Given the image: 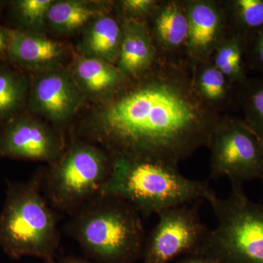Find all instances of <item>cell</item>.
<instances>
[{"mask_svg": "<svg viewBox=\"0 0 263 263\" xmlns=\"http://www.w3.org/2000/svg\"><path fill=\"white\" fill-rule=\"evenodd\" d=\"M240 103L245 122L254 133H263V77L242 84Z\"/></svg>", "mask_w": 263, "mask_h": 263, "instance_id": "7402d4cb", "label": "cell"}, {"mask_svg": "<svg viewBox=\"0 0 263 263\" xmlns=\"http://www.w3.org/2000/svg\"><path fill=\"white\" fill-rule=\"evenodd\" d=\"M231 186L226 198L209 202L217 226L196 254L219 263H263V205L249 199L242 185Z\"/></svg>", "mask_w": 263, "mask_h": 263, "instance_id": "8992f818", "label": "cell"}, {"mask_svg": "<svg viewBox=\"0 0 263 263\" xmlns=\"http://www.w3.org/2000/svg\"><path fill=\"white\" fill-rule=\"evenodd\" d=\"M254 134H255L256 138H257V143H258L259 149H260L261 153H262L263 156V133H254Z\"/></svg>", "mask_w": 263, "mask_h": 263, "instance_id": "f1b7e54d", "label": "cell"}, {"mask_svg": "<svg viewBox=\"0 0 263 263\" xmlns=\"http://www.w3.org/2000/svg\"><path fill=\"white\" fill-rule=\"evenodd\" d=\"M107 13L105 3L83 0L53 1L47 16V26L57 34H70Z\"/></svg>", "mask_w": 263, "mask_h": 263, "instance_id": "e0dca14e", "label": "cell"}, {"mask_svg": "<svg viewBox=\"0 0 263 263\" xmlns=\"http://www.w3.org/2000/svg\"><path fill=\"white\" fill-rule=\"evenodd\" d=\"M194 86L204 103L219 113L229 106L233 98V85L212 60L193 66Z\"/></svg>", "mask_w": 263, "mask_h": 263, "instance_id": "ac0fdd59", "label": "cell"}, {"mask_svg": "<svg viewBox=\"0 0 263 263\" xmlns=\"http://www.w3.org/2000/svg\"><path fill=\"white\" fill-rule=\"evenodd\" d=\"M199 202L170 208L157 214L158 221L145 241L142 263H172L198 252L209 231L200 218Z\"/></svg>", "mask_w": 263, "mask_h": 263, "instance_id": "ba28073f", "label": "cell"}, {"mask_svg": "<svg viewBox=\"0 0 263 263\" xmlns=\"http://www.w3.org/2000/svg\"><path fill=\"white\" fill-rule=\"evenodd\" d=\"M60 233L41 186V172L27 181H8L0 212V249L13 259L34 257L57 263Z\"/></svg>", "mask_w": 263, "mask_h": 263, "instance_id": "277c9868", "label": "cell"}, {"mask_svg": "<svg viewBox=\"0 0 263 263\" xmlns=\"http://www.w3.org/2000/svg\"><path fill=\"white\" fill-rule=\"evenodd\" d=\"M30 84L23 74L0 67V128L27 105Z\"/></svg>", "mask_w": 263, "mask_h": 263, "instance_id": "d6986e66", "label": "cell"}, {"mask_svg": "<svg viewBox=\"0 0 263 263\" xmlns=\"http://www.w3.org/2000/svg\"><path fill=\"white\" fill-rule=\"evenodd\" d=\"M57 263H96L90 262V261L86 260V259L79 258V257H66L60 259L59 262Z\"/></svg>", "mask_w": 263, "mask_h": 263, "instance_id": "83f0119b", "label": "cell"}, {"mask_svg": "<svg viewBox=\"0 0 263 263\" xmlns=\"http://www.w3.org/2000/svg\"><path fill=\"white\" fill-rule=\"evenodd\" d=\"M113 159L111 173L100 195L123 199L145 217L183 204L209 202L216 195L208 181L185 177L178 166Z\"/></svg>", "mask_w": 263, "mask_h": 263, "instance_id": "3957f363", "label": "cell"}, {"mask_svg": "<svg viewBox=\"0 0 263 263\" xmlns=\"http://www.w3.org/2000/svg\"><path fill=\"white\" fill-rule=\"evenodd\" d=\"M173 263H219L217 261L201 254H193L184 256Z\"/></svg>", "mask_w": 263, "mask_h": 263, "instance_id": "484cf974", "label": "cell"}, {"mask_svg": "<svg viewBox=\"0 0 263 263\" xmlns=\"http://www.w3.org/2000/svg\"><path fill=\"white\" fill-rule=\"evenodd\" d=\"M189 37L186 59L192 66L208 61L229 33L222 1L184 0Z\"/></svg>", "mask_w": 263, "mask_h": 263, "instance_id": "8fae6325", "label": "cell"}, {"mask_svg": "<svg viewBox=\"0 0 263 263\" xmlns=\"http://www.w3.org/2000/svg\"><path fill=\"white\" fill-rule=\"evenodd\" d=\"M221 117L197 94L187 60L158 58L104 100L79 134L112 157L178 166L209 146Z\"/></svg>", "mask_w": 263, "mask_h": 263, "instance_id": "6da1fadb", "label": "cell"}, {"mask_svg": "<svg viewBox=\"0 0 263 263\" xmlns=\"http://www.w3.org/2000/svg\"><path fill=\"white\" fill-rule=\"evenodd\" d=\"M122 45L116 65L126 79H135L152 68L158 55L146 23L122 18Z\"/></svg>", "mask_w": 263, "mask_h": 263, "instance_id": "5bb4252c", "label": "cell"}, {"mask_svg": "<svg viewBox=\"0 0 263 263\" xmlns=\"http://www.w3.org/2000/svg\"><path fill=\"white\" fill-rule=\"evenodd\" d=\"M122 21L105 13L86 27L79 46L81 56L117 65L122 41Z\"/></svg>", "mask_w": 263, "mask_h": 263, "instance_id": "2e32d148", "label": "cell"}, {"mask_svg": "<svg viewBox=\"0 0 263 263\" xmlns=\"http://www.w3.org/2000/svg\"><path fill=\"white\" fill-rule=\"evenodd\" d=\"M113 162L101 147L72 140L62 157L41 172L43 195L52 206L71 216L101 194Z\"/></svg>", "mask_w": 263, "mask_h": 263, "instance_id": "5b68a950", "label": "cell"}, {"mask_svg": "<svg viewBox=\"0 0 263 263\" xmlns=\"http://www.w3.org/2000/svg\"><path fill=\"white\" fill-rule=\"evenodd\" d=\"M53 0H18L13 11L22 30L41 33L47 27V16Z\"/></svg>", "mask_w": 263, "mask_h": 263, "instance_id": "603a6c76", "label": "cell"}, {"mask_svg": "<svg viewBox=\"0 0 263 263\" xmlns=\"http://www.w3.org/2000/svg\"><path fill=\"white\" fill-rule=\"evenodd\" d=\"M160 1L157 0H122L118 2L122 18L132 19L146 24L155 13Z\"/></svg>", "mask_w": 263, "mask_h": 263, "instance_id": "cb8c5ba5", "label": "cell"}, {"mask_svg": "<svg viewBox=\"0 0 263 263\" xmlns=\"http://www.w3.org/2000/svg\"><path fill=\"white\" fill-rule=\"evenodd\" d=\"M245 60L251 68L263 74V27L246 38Z\"/></svg>", "mask_w": 263, "mask_h": 263, "instance_id": "d4e9b609", "label": "cell"}, {"mask_svg": "<svg viewBox=\"0 0 263 263\" xmlns=\"http://www.w3.org/2000/svg\"><path fill=\"white\" fill-rule=\"evenodd\" d=\"M246 38L229 32L214 52L212 62L233 85H242L246 78Z\"/></svg>", "mask_w": 263, "mask_h": 263, "instance_id": "ffe728a7", "label": "cell"}, {"mask_svg": "<svg viewBox=\"0 0 263 263\" xmlns=\"http://www.w3.org/2000/svg\"><path fill=\"white\" fill-rule=\"evenodd\" d=\"M158 58L181 60L186 57L189 37L187 13L184 0L160 1L148 21Z\"/></svg>", "mask_w": 263, "mask_h": 263, "instance_id": "4fadbf2b", "label": "cell"}, {"mask_svg": "<svg viewBox=\"0 0 263 263\" xmlns=\"http://www.w3.org/2000/svg\"><path fill=\"white\" fill-rule=\"evenodd\" d=\"M6 53L12 62L35 73L64 68L68 49L64 43L41 33L8 29Z\"/></svg>", "mask_w": 263, "mask_h": 263, "instance_id": "7c38bea8", "label": "cell"}, {"mask_svg": "<svg viewBox=\"0 0 263 263\" xmlns=\"http://www.w3.org/2000/svg\"><path fill=\"white\" fill-rule=\"evenodd\" d=\"M66 233L99 263L141 259L146 233L140 213L119 197L100 195L70 216Z\"/></svg>", "mask_w": 263, "mask_h": 263, "instance_id": "7a4b0ae2", "label": "cell"}, {"mask_svg": "<svg viewBox=\"0 0 263 263\" xmlns=\"http://www.w3.org/2000/svg\"><path fill=\"white\" fill-rule=\"evenodd\" d=\"M85 100L70 71L62 68L35 76L27 105L32 113L60 125L75 116Z\"/></svg>", "mask_w": 263, "mask_h": 263, "instance_id": "30bf717a", "label": "cell"}, {"mask_svg": "<svg viewBox=\"0 0 263 263\" xmlns=\"http://www.w3.org/2000/svg\"><path fill=\"white\" fill-rule=\"evenodd\" d=\"M261 180H262V184H263V175H262V178H261L260 179Z\"/></svg>", "mask_w": 263, "mask_h": 263, "instance_id": "f546056e", "label": "cell"}, {"mask_svg": "<svg viewBox=\"0 0 263 263\" xmlns=\"http://www.w3.org/2000/svg\"><path fill=\"white\" fill-rule=\"evenodd\" d=\"M210 175L228 177L231 185L261 179L263 156L253 130L245 121L221 117L209 142Z\"/></svg>", "mask_w": 263, "mask_h": 263, "instance_id": "52a82bcc", "label": "cell"}, {"mask_svg": "<svg viewBox=\"0 0 263 263\" xmlns=\"http://www.w3.org/2000/svg\"><path fill=\"white\" fill-rule=\"evenodd\" d=\"M229 32L247 38L263 27V0L222 1Z\"/></svg>", "mask_w": 263, "mask_h": 263, "instance_id": "44dd1931", "label": "cell"}, {"mask_svg": "<svg viewBox=\"0 0 263 263\" xmlns=\"http://www.w3.org/2000/svg\"><path fill=\"white\" fill-rule=\"evenodd\" d=\"M70 71L86 99L107 100L127 80L117 65L81 55Z\"/></svg>", "mask_w": 263, "mask_h": 263, "instance_id": "9a60e30c", "label": "cell"}, {"mask_svg": "<svg viewBox=\"0 0 263 263\" xmlns=\"http://www.w3.org/2000/svg\"><path fill=\"white\" fill-rule=\"evenodd\" d=\"M8 29H4L0 26V54L7 51L8 46Z\"/></svg>", "mask_w": 263, "mask_h": 263, "instance_id": "4316f807", "label": "cell"}, {"mask_svg": "<svg viewBox=\"0 0 263 263\" xmlns=\"http://www.w3.org/2000/svg\"><path fill=\"white\" fill-rule=\"evenodd\" d=\"M65 148L61 133L32 116H17L0 128V157L51 164Z\"/></svg>", "mask_w": 263, "mask_h": 263, "instance_id": "9c48e42d", "label": "cell"}]
</instances>
